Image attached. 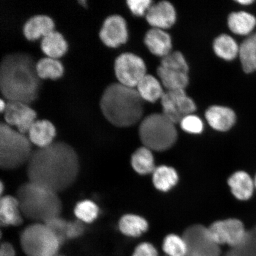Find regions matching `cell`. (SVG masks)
Here are the masks:
<instances>
[{"label":"cell","mask_w":256,"mask_h":256,"mask_svg":"<svg viewBox=\"0 0 256 256\" xmlns=\"http://www.w3.org/2000/svg\"><path fill=\"white\" fill-rule=\"evenodd\" d=\"M163 250L167 256H186L187 246L183 236L170 234L166 236L163 242Z\"/></svg>","instance_id":"cell-33"},{"label":"cell","mask_w":256,"mask_h":256,"mask_svg":"<svg viewBox=\"0 0 256 256\" xmlns=\"http://www.w3.org/2000/svg\"><path fill=\"white\" fill-rule=\"evenodd\" d=\"M225 256H256V226L248 230L242 242L230 248Z\"/></svg>","instance_id":"cell-31"},{"label":"cell","mask_w":256,"mask_h":256,"mask_svg":"<svg viewBox=\"0 0 256 256\" xmlns=\"http://www.w3.org/2000/svg\"><path fill=\"white\" fill-rule=\"evenodd\" d=\"M163 68L183 72H188V66L183 54L180 52L170 53L162 58L161 66Z\"/></svg>","instance_id":"cell-34"},{"label":"cell","mask_w":256,"mask_h":256,"mask_svg":"<svg viewBox=\"0 0 256 256\" xmlns=\"http://www.w3.org/2000/svg\"><path fill=\"white\" fill-rule=\"evenodd\" d=\"M144 42L154 55L163 58L170 53L172 48L171 38L162 30L152 28L146 34Z\"/></svg>","instance_id":"cell-18"},{"label":"cell","mask_w":256,"mask_h":256,"mask_svg":"<svg viewBox=\"0 0 256 256\" xmlns=\"http://www.w3.org/2000/svg\"><path fill=\"white\" fill-rule=\"evenodd\" d=\"M40 48L47 57L58 59L67 52L68 44L62 34L54 30L42 38Z\"/></svg>","instance_id":"cell-20"},{"label":"cell","mask_w":256,"mask_h":256,"mask_svg":"<svg viewBox=\"0 0 256 256\" xmlns=\"http://www.w3.org/2000/svg\"><path fill=\"white\" fill-rule=\"evenodd\" d=\"M59 194L43 185L28 181L19 186L16 198L25 218L44 223L60 216L62 203Z\"/></svg>","instance_id":"cell-4"},{"label":"cell","mask_w":256,"mask_h":256,"mask_svg":"<svg viewBox=\"0 0 256 256\" xmlns=\"http://www.w3.org/2000/svg\"><path fill=\"white\" fill-rule=\"evenodd\" d=\"M99 36L102 42L108 47L116 48L126 44L128 38L126 20L120 15L108 16L102 25Z\"/></svg>","instance_id":"cell-12"},{"label":"cell","mask_w":256,"mask_h":256,"mask_svg":"<svg viewBox=\"0 0 256 256\" xmlns=\"http://www.w3.org/2000/svg\"><path fill=\"white\" fill-rule=\"evenodd\" d=\"M4 184H3L2 182H1V184H0V194L2 195L3 194V191H4Z\"/></svg>","instance_id":"cell-44"},{"label":"cell","mask_w":256,"mask_h":256,"mask_svg":"<svg viewBox=\"0 0 256 256\" xmlns=\"http://www.w3.org/2000/svg\"><path fill=\"white\" fill-rule=\"evenodd\" d=\"M20 245L28 256H56L60 243L44 223L34 222L26 227L20 238Z\"/></svg>","instance_id":"cell-7"},{"label":"cell","mask_w":256,"mask_h":256,"mask_svg":"<svg viewBox=\"0 0 256 256\" xmlns=\"http://www.w3.org/2000/svg\"><path fill=\"white\" fill-rule=\"evenodd\" d=\"M153 184L156 188L162 192H168L177 184L178 177L174 168L166 166L156 168L152 174Z\"/></svg>","instance_id":"cell-27"},{"label":"cell","mask_w":256,"mask_h":256,"mask_svg":"<svg viewBox=\"0 0 256 256\" xmlns=\"http://www.w3.org/2000/svg\"><path fill=\"white\" fill-rule=\"evenodd\" d=\"M146 19L153 28L166 30L176 22L175 9L170 2L163 1L152 4L146 14Z\"/></svg>","instance_id":"cell-13"},{"label":"cell","mask_w":256,"mask_h":256,"mask_svg":"<svg viewBox=\"0 0 256 256\" xmlns=\"http://www.w3.org/2000/svg\"><path fill=\"white\" fill-rule=\"evenodd\" d=\"M136 90L144 100L154 103L161 99L164 92L162 86L154 76L146 74L136 86Z\"/></svg>","instance_id":"cell-22"},{"label":"cell","mask_w":256,"mask_h":256,"mask_svg":"<svg viewBox=\"0 0 256 256\" xmlns=\"http://www.w3.org/2000/svg\"><path fill=\"white\" fill-rule=\"evenodd\" d=\"M6 106V104L5 102L2 99H1V100H0V110H1L2 112H4Z\"/></svg>","instance_id":"cell-43"},{"label":"cell","mask_w":256,"mask_h":256,"mask_svg":"<svg viewBox=\"0 0 256 256\" xmlns=\"http://www.w3.org/2000/svg\"><path fill=\"white\" fill-rule=\"evenodd\" d=\"M56 256H58V255H56Z\"/></svg>","instance_id":"cell-46"},{"label":"cell","mask_w":256,"mask_h":256,"mask_svg":"<svg viewBox=\"0 0 256 256\" xmlns=\"http://www.w3.org/2000/svg\"><path fill=\"white\" fill-rule=\"evenodd\" d=\"M46 225L49 227L56 238H58L60 244H63L67 239V226H68V222L62 218L56 216L53 218L48 220L44 222Z\"/></svg>","instance_id":"cell-36"},{"label":"cell","mask_w":256,"mask_h":256,"mask_svg":"<svg viewBox=\"0 0 256 256\" xmlns=\"http://www.w3.org/2000/svg\"><path fill=\"white\" fill-rule=\"evenodd\" d=\"M180 124L182 130L188 133L200 134L204 130L203 122L199 117L194 114L186 116Z\"/></svg>","instance_id":"cell-37"},{"label":"cell","mask_w":256,"mask_h":256,"mask_svg":"<svg viewBox=\"0 0 256 256\" xmlns=\"http://www.w3.org/2000/svg\"><path fill=\"white\" fill-rule=\"evenodd\" d=\"M228 184L232 194L238 200H248L254 194V182L248 172H236L229 178Z\"/></svg>","instance_id":"cell-19"},{"label":"cell","mask_w":256,"mask_h":256,"mask_svg":"<svg viewBox=\"0 0 256 256\" xmlns=\"http://www.w3.org/2000/svg\"><path fill=\"white\" fill-rule=\"evenodd\" d=\"M56 134V128L51 122L36 120L28 130V137L38 148H43L54 142Z\"/></svg>","instance_id":"cell-16"},{"label":"cell","mask_w":256,"mask_h":256,"mask_svg":"<svg viewBox=\"0 0 256 256\" xmlns=\"http://www.w3.org/2000/svg\"><path fill=\"white\" fill-rule=\"evenodd\" d=\"M144 100L136 88L114 82L104 89L100 100L104 116L113 126L126 128L142 119Z\"/></svg>","instance_id":"cell-3"},{"label":"cell","mask_w":256,"mask_h":256,"mask_svg":"<svg viewBox=\"0 0 256 256\" xmlns=\"http://www.w3.org/2000/svg\"><path fill=\"white\" fill-rule=\"evenodd\" d=\"M131 165L140 174H153L156 168L152 150L144 146L136 150L131 158Z\"/></svg>","instance_id":"cell-23"},{"label":"cell","mask_w":256,"mask_h":256,"mask_svg":"<svg viewBox=\"0 0 256 256\" xmlns=\"http://www.w3.org/2000/svg\"><path fill=\"white\" fill-rule=\"evenodd\" d=\"M239 56L242 69L246 73L256 70V33L242 42L239 48Z\"/></svg>","instance_id":"cell-25"},{"label":"cell","mask_w":256,"mask_h":256,"mask_svg":"<svg viewBox=\"0 0 256 256\" xmlns=\"http://www.w3.org/2000/svg\"></svg>","instance_id":"cell-47"},{"label":"cell","mask_w":256,"mask_h":256,"mask_svg":"<svg viewBox=\"0 0 256 256\" xmlns=\"http://www.w3.org/2000/svg\"><path fill=\"white\" fill-rule=\"evenodd\" d=\"M38 76L40 79L56 80L62 78L64 73V66L58 59L46 57L36 62Z\"/></svg>","instance_id":"cell-28"},{"label":"cell","mask_w":256,"mask_h":256,"mask_svg":"<svg viewBox=\"0 0 256 256\" xmlns=\"http://www.w3.org/2000/svg\"><path fill=\"white\" fill-rule=\"evenodd\" d=\"M214 50L218 56L226 60L236 58L239 54V47L236 42L226 34L220 35L214 40Z\"/></svg>","instance_id":"cell-29"},{"label":"cell","mask_w":256,"mask_h":256,"mask_svg":"<svg viewBox=\"0 0 256 256\" xmlns=\"http://www.w3.org/2000/svg\"><path fill=\"white\" fill-rule=\"evenodd\" d=\"M74 212L76 219L84 224H90L98 219L100 208L94 202L85 200L76 204Z\"/></svg>","instance_id":"cell-30"},{"label":"cell","mask_w":256,"mask_h":256,"mask_svg":"<svg viewBox=\"0 0 256 256\" xmlns=\"http://www.w3.org/2000/svg\"><path fill=\"white\" fill-rule=\"evenodd\" d=\"M158 74L162 84L168 91L184 90L188 84V73L174 71L160 66Z\"/></svg>","instance_id":"cell-21"},{"label":"cell","mask_w":256,"mask_h":256,"mask_svg":"<svg viewBox=\"0 0 256 256\" xmlns=\"http://www.w3.org/2000/svg\"><path fill=\"white\" fill-rule=\"evenodd\" d=\"M85 232V224L76 219L68 222L67 239L72 240L80 238Z\"/></svg>","instance_id":"cell-39"},{"label":"cell","mask_w":256,"mask_h":256,"mask_svg":"<svg viewBox=\"0 0 256 256\" xmlns=\"http://www.w3.org/2000/svg\"><path fill=\"white\" fill-rule=\"evenodd\" d=\"M132 256H158V254L152 244L144 242L137 246Z\"/></svg>","instance_id":"cell-40"},{"label":"cell","mask_w":256,"mask_h":256,"mask_svg":"<svg viewBox=\"0 0 256 256\" xmlns=\"http://www.w3.org/2000/svg\"><path fill=\"white\" fill-rule=\"evenodd\" d=\"M36 62L30 54H8L0 64V90L8 101L30 104L36 100L40 88Z\"/></svg>","instance_id":"cell-2"},{"label":"cell","mask_w":256,"mask_h":256,"mask_svg":"<svg viewBox=\"0 0 256 256\" xmlns=\"http://www.w3.org/2000/svg\"><path fill=\"white\" fill-rule=\"evenodd\" d=\"M206 116L210 126L220 132L231 129L236 120L234 112L231 108L220 106H213L208 108Z\"/></svg>","instance_id":"cell-15"},{"label":"cell","mask_w":256,"mask_h":256,"mask_svg":"<svg viewBox=\"0 0 256 256\" xmlns=\"http://www.w3.org/2000/svg\"><path fill=\"white\" fill-rule=\"evenodd\" d=\"M238 2L242 5H249L254 2V1H251V0H241V1H238Z\"/></svg>","instance_id":"cell-42"},{"label":"cell","mask_w":256,"mask_h":256,"mask_svg":"<svg viewBox=\"0 0 256 256\" xmlns=\"http://www.w3.org/2000/svg\"><path fill=\"white\" fill-rule=\"evenodd\" d=\"M228 26L233 33L247 35L254 30L256 18L254 16L244 12H232L228 19Z\"/></svg>","instance_id":"cell-26"},{"label":"cell","mask_w":256,"mask_h":256,"mask_svg":"<svg viewBox=\"0 0 256 256\" xmlns=\"http://www.w3.org/2000/svg\"><path fill=\"white\" fill-rule=\"evenodd\" d=\"M15 249L10 243L2 242L0 248V256H15Z\"/></svg>","instance_id":"cell-41"},{"label":"cell","mask_w":256,"mask_h":256,"mask_svg":"<svg viewBox=\"0 0 256 256\" xmlns=\"http://www.w3.org/2000/svg\"><path fill=\"white\" fill-rule=\"evenodd\" d=\"M32 142L26 134L6 122L0 124V168L12 170L26 165L33 153Z\"/></svg>","instance_id":"cell-5"},{"label":"cell","mask_w":256,"mask_h":256,"mask_svg":"<svg viewBox=\"0 0 256 256\" xmlns=\"http://www.w3.org/2000/svg\"><path fill=\"white\" fill-rule=\"evenodd\" d=\"M80 170L78 152L70 144L62 142H54L35 150L26 164L28 181L58 194L74 184Z\"/></svg>","instance_id":"cell-1"},{"label":"cell","mask_w":256,"mask_h":256,"mask_svg":"<svg viewBox=\"0 0 256 256\" xmlns=\"http://www.w3.org/2000/svg\"><path fill=\"white\" fill-rule=\"evenodd\" d=\"M139 136L144 146L154 151H165L178 138L175 124L162 114L149 115L140 124Z\"/></svg>","instance_id":"cell-6"},{"label":"cell","mask_w":256,"mask_h":256,"mask_svg":"<svg viewBox=\"0 0 256 256\" xmlns=\"http://www.w3.org/2000/svg\"><path fill=\"white\" fill-rule=\"evenodd\" d=\"M53 19L46 15H35L26 22L24 34L28 40H35L44 37L54 30Z\"/></svg>","instance_id":"cell-17"},{"label":"cell","mask_w":256,"mask_h":256,"mask_svg":"<svg viewBox=\"0 0 256 256\" xmlns=\"http://www.w3.org/2000/svg\"><path fill=\"white\" fill-rule=\"evenodd\" d=\"M20 204L17 198L4 195L0 200V224L2 226H19L24 222Z\"/></svg>","instance_id":"cell-14"},{"label":"cell","mask_w":256,"mask_h":256,"mask_svg":"<svg viewBox=\"0 0 256 256\" xmlns=\"http://www.w3.org/2000/svg\"><path fill=\"white\" fill-rule=\"evenodd\" d=\"M178 110L184 117L192 114L196 110V104L188 97L184 90L168 91Z\"/></svg>","instance_id":"cell-32"},{"label":"cell","mask_w":256,"mask_h":256,"mask_svg":"<svg viewBox=\"0 0 256 256\" xmlns=\"http://www.w3.org/2000/svg\"><path fill=\"white\" fill-rule=\"evenodd\" d=\"M182 236L187 246L186 256H220V246L210 238L206 227L199 224L191 226Z\"/></svg>","instance_id":"cell-8"},{"label":"cell","mask_w":256,"mask_h":256,"mask_svg":"<svg viewBox=\"0 0 256 256\" xmlns=\"http://www.w3.org/2000/svg\"><path fill=\"white\" fill-rule=\"evenodd\" d=\"M152 2L150 0H129L127 1L128 8L134 15L142 16L146 14L151 8Z\"/></svg>","instance_id":"cell-38"},{"label":"cell","mask_w":256,"mask_h":256,"mask_svg":"<svg viewBox=\"0 0 256 256\" xmlns=\"http://www.w3.org/2000/svg\"><path fill=\"white\" fill-rule=\"evenodd\" d=\"M115 75L120 84L135 88L146 75V66L142 58L132 53H124L115 60Z\"/></svg>","instance_id":"cell-9"},{"label":"cell","mask_w":256,"mask_h":256,"mask_svg":"<svg viewBox=\"0 0 256 256\" xmlns=\"http://www.w3.org/2000/svg\"><path fill=\"white\" fill-rule=\"evenodd\" d=\"M148 224L144 218L134 214H126L122 216L119 228L123 234L131 238H137L146 232Z\"/></svg>","instance_id":"cell-24"},{"label":"cell","mask_w":256,"mask_h":256,"mask_svg":"<svg viewBox=\"0 0 256 256\" xmlns=\"http://www.w3.org/2000/svg\"><path fill=\"white\" fill-rule=\"evenodd\" d=\"M161 102L163 110L162 114L172 123L174 124L180 123L184 117L176 108L174 102L172 101L168 92H164L162 95Z\"/></svg>","instance_id":"cell-35"},{"label":"cell","mask_w":256,"mask_h":256,"mask_svg":"<svg viewBox=\"0 0 256 256\" xmlns=\"http://www.w3.org/2000/svg\"><path fill=\"white\" fill-rule=\"evenodd\" d=\"M254 182L255 188H256V175L255 176V178H254Z\"/></svg>","instance_id":"cell-45"},{"label":"cell","mask_w":256,"mask_h":256,"mask_svg":"<svg viewBox=\"0 0 256 256\" xmlns=\"http://www.w3.org/2000/svg\"><path fill=\"white\" fill-rule=\"evenodd\" d=\"M208 228L210 238L218 245L227 244L231 248L242 243L248 232L244 224L238 219L218 220Z\"/></svg>","instance_id":"cell-10"},{"label":"cell","mask_w":256,"mask_h":256,"mask_svg":"<svg viewBox=\"0 0 256 256\" xmlns=\"http://www.w3.org/2000/svg\"><path fill=\"white\" fill-rule=\"evenodd\" d=\"M3 114L6 124L15 126L19 132L24 134H28L32 124L36 120V112L23 102L8 101Z\"/></svg>","instance_id":"cell-11"}]
</instances>
